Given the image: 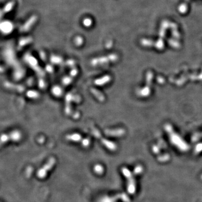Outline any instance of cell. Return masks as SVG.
Listing matches in <instances>:
<instances>
[{"instance_id": "cell-1", "label": "cell", "mask_w": 202, "mask_h": 202, "mask_svg": "<svg viewBox=\"0 0 202 202\" xmlns=\"http://www.w3.org/2000/svg\"><path fill=\"white\" fill-rule=\"evenodd\" d=\"M121 171L124 176L126 177L127 181V189L129 194H132L135 192V183L133 178L132 174L130 171L126 167H122Z\"/></svg>"}, {"instance_id": "cell-2", "label": "cell", "mask_w": 202, "mask_h": 202, "mask_svg": "<svg viewBox=\"0 0 202 202\" xmlns=\"http://www.w3.org/2000/svg\"><path fill=\"white\" fill-rule=\"evenodd\" d=\"M55 159H53V158L51 159L50 161L48 162V163L39 171V172H38V176H39V177H41V178L45 177V175H46V174H47V172L48 171L47 170H50L52 168L53 166L55 165Z\"/></svg>"}, {"instance_id": "cell-3", "label": "cell", "mask_w": 202, "mask_h": 202, "mask_svg": "<svg viewBox=\"0 0 202 202\" xmlns=\"http://www.w3.org/2000/svg\"><path fill=\"white\" fill-rule=\"evenodd\" d=\"M94 171L98 175H102L104 172V168L101 165L97 164L94 167Z\"/></svg>"}, {"instance_id": "cell-4", "label": "cell", "mask_w": 202, "mask_h": 202, "mask_svg": "<svg viewBox=\"0 0 202 202\" xmlns=\"http://www.w3.org/2000/svg\"><path fill=\"white\" fill-rule=\"evenodd\" d=\"M68 139L69 140L73 141H79V139H80V136H79L78 134H76V135L69 136Z\"/></svg>"}, {"instance_id": "cell-5", "label": "cell", "mask_w": 202, "mask_h": 202, "mask_svg": "<svg viewBox=\"0 0 202 202\" xmlns=\"http://www.w3.org/2000/svg\"><path fill=\"white\" fill-rule=\"evenodd\" d=\"M114 199H115L114 198H112L108 197V198H107H107L103 199L102 201V202H115Z\"/></svg>"}]
</instances>
